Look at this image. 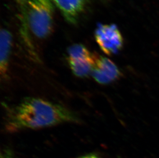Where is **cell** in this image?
I'll return each instance as SVG.
<instances>
[{
	"label": "cell",
	"mask_w": 159,
	"mask_h": 158,
	"mask_svg": "<svg viewBox=\"0 0 159 158\" xmlns=\"http://www.w3.org/2000/svg\"><path fill=\"white\" fill-rule=\"evenodd\" d=\"M79 122L78 116L65 106L39 98L29 97L9 109L4 126L7 132L14 133Z\"/></svg>",
	"instance_id": "1"
},
{
	"label": "cell",
	"mask_w": 159,
	"mask_h": 158,
	"mask_svg": "<svg viewBox=\"0 0 159 158\" xmlns=\"http://www.w3.org/2000/svg\"><path fill=\"white\" fill-rule=\"evenodd\" d=\"M54 3L53 0H29L27 21L29 29L39 39H45L52 32Z\"/></svg>",
	"instance_id": "2"
},
{
	"label": "cell",
	"mask_w": 159,
	"mask_h": 158,
	"mask_svg": "<svg viewBox=\"0 0 159 158\" xmlns=\"http://www.w3.org/2000/svg\"><path fill=\"white\" fill-rule=\"evenodd\" d=\"M95 37L99 47L108 55L117 54L123 46V37L115 24H98Z\"/></svg>",
	"instance_id": "3"
},
{
	"label": "cell",
	"mask_w": 159,
	"mask_h": 158,
	"mask_svg": "<svg viewBox=\"0 0 159 158\" xmlns=\"http://www.w3.org/2000/svg\"><path fill=\"white\" fill-rule=\"evenodd\" d=\"M91 75L98 83L108 84L118 80L121 74L117 66L109 59L95 55Z\"/></svg>",
	"instance_id": "4"
},
{
	"label": "cell",
	"mask_w": 159,
	"mask_h": 158,
	"mask_svg": "<svg viewBox=\"0 0 159 158\" xmlns=\"http://www.w3.org/2000/svg\"><path fill=\"white\" fill-rule=\"evenodd\" d=\"M65 20L75 24L84 11L87 0H53Z\"/></svg>",
	"instance_id": "5"
},
{
	"label": "cell",
	"mask_w": 159,
	"mask_h": 158,
	"mask_svg": "<svg viewBox=\"0 0 159 158\" xmlns=\"http://www.w3.org/2000/svg\"><path fill=\"white\" fill-rule=\"evenodd\" d=\"M12 39V35L9 30L2 29L0 34V72L3 79L7 76Z\"/></svg>",
	"instance_id": "6"
},
{
	"label": "cell",
	"mask_w": 159,
	"mask_h": 158,
	"mask_svg": "<svg viewBox=\"0 0 159 158\" xmlns=\"http://www.w3.org/2000/svg\"><path fill=\"white\" fill-rule=\"evenodd\" d=\"M68 62L74 74L78 77L84 78L91 74L94 64V55L88 58Z\"/></svg>",
	"instance_id": "7"
},
{
	"label": "cell",
	"mask_w": 159,
	"mask_h": 158,
	"mask_svg": "<svg viewBox=\"0 0 159 158\" xmlns=\"http://www.w3.org/2000/svg\"><path fill=\"white\" fill-rule=\"evenodd\" d=\"M68 61L88 58L93 55L89 52L86 47L80 44L72 45L68 50Z\"/></svg>",
	"instance_id": "8"
},
{
	"label": "cell",
	"mask_w": 159,
	"mask_h": 158,
	"mask_svg": "<svg viewBox=\"0 0 159 158\" xmlns=\"http://www.w3.org/2000/svg\"><path fill=\"white\" fill-rule=\"evenodd\" d=\"M1 158H17L12 154L11 151L8 149H4L1 152Z\"/></svg>",
	"instance_id": "9"
}]
</instances>
